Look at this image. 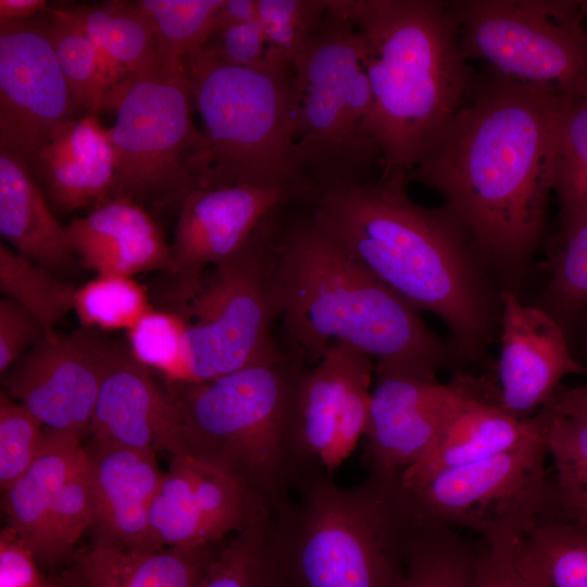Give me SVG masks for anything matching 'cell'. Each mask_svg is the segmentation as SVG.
<instances>
[{
    "instance_id": "obj_1",
    "label": "cell",
    "mask_w": 587,
    "mask_h": 587,
    "mask_svg": "<svg viewBox=\"0 0 587 587\" xmlns=\"http://www.w3.org/2000/svg\"><path fill=\"white\" fill-rule=\"evenodd\" d=\"M571 99L487 66L470 100L405 173L441 193L484 261L508 276L521 273L541 238Z\"/></svg>"
},
{
    "instance_id": "obj_2",
    "label": "cell",
    "mask_w": 587,
    "mask_h": 587,
    "mask_svg": "<svg viewBox=\"0 0 587 587\" xmlns=\"http://www.w3.org/2000/svg\"><path fill=\"white\" fill-rule=\"evenodd\" d=\"M405 172L317 189L311 222L416 311L447 325L460 357L477 361L500 325L486 262L445 207L427 208L407 191Z\"/></svg>"
},
{
    "instance_id": "obj_3",
    "label": "cell",
    "mask_w": 587,
    "mask_h": 587,
    "mask_svg": "<svg viewBox=\"0 0 587 587\" xmlns=\"http://www.w3.org/2000/svg\"><path fill=\"white\" fill-rule=\"evenodd\" d=\"M278 277L286 353L305 366L338 344L426 377H436L450 359L419 311L311 220L283 225Z\"/></svg>"
},
{
    "instance_id": "obj_4",
    "label": "cell",
    "mask_w": 587,
    "mask_h": 587,
    "mask_svg": "<svg viewBox=\"0 0 587 587\" xmlns=\"http://www.w3.org/2000/svg\"><path fill=\"white\" fill-rule=\"evenodd\" d=\"M361 39L384 168H413L470 100L476 75L464 58L451 2L342 0Z\"/></svg>"
},
{
    "instance_id": "obj_5",
    "label": "cell",
    "mask_w": 587,
    "mask_h": 587,
    "mask_svg": "<svg viewBox=\"0 0 587 587\" xmlns=\"http://www.w3.org/2000/svg\"><path fill=\"white\" fill-rule=\"evenodd\" d=\"M321 466L271 509L282 586L401 587L419 524L401 473L369 470L362 483L342 487Z\"/></svg>"
},
{
    "instance_id": "obj_6",
    "label": "cell",
    "mask_w": 587,
    "mask_h": 587,
    "mask_svg": "<svg viewBox=\"0 0 587 587\" xmlns=\"http://www.w3.org/2000/svg\"><path fill=\"white\" fill-rule=\"evenodd\" d=\"M308 366L287 353L201 383L166 382L187 454L233 476L268 508L287 498L315 465L296 439L295 391Z\"/></svg>"
},
{
    "instance_id": "obj_7",
    "label": "cell",
    "mask_w": 587,
    "mask_h": 587,
    "mask_svg": "<svg viewBox=\"0 0 587 587\" xmlns=\"http://www.w3.org/2000/svg\"><path fill=\"white\" fill-rule=\"evenodd\" d=\"M185 65L208 150L202 188H274L310 200L296 153L290 66L283 73L232 66L202 48Z\"/></svg>"
},
{
    "instance_id": "obj_8",
    "label": "cell",
    "mask_w": 587,
    "mask_h": 587,
    "mask_svg": "<svg viewBox=\"0 0 587 587\" xmlns=\"http://www.w3.org/2000/svg\"><path fill=\"white\" fill-rule=\"evenodd\" d=\"M290 70L296 153L313 195L332 184L369 180L382 155L361 39L342 0H327Z\"/></svg>"
},
{
    "instance_id": "obj_9",
    "label": "cell",
    "mask_w": 587,
    "mask_h": 587,
    "mask_svg": "<svg viewBox=\"0 0 587 587\" xmlns=\"http://www.w3.org/2000/svg\"><path fill=\"white\" fill-rule=\"evenodd\" d=\"M277 209L233 257L213 266L178 312L186 324L176 382L201 383L283 355L273 325L283 312Z\"/></svg>"
},
{
    "instance_id": "obj_10",
    "label": "cell",
    "mask_w": 587,
    "mask_h": 587,
    "mask_svg": "<svg viewBox=\"0 0 587 587\" xmlns=\"http://www.w3.org/2000/svg\"><path fill=\"white\" fill-rule=\"evenodd\" d=\"M105 108L115 112L108 128L115 164L111 199H129L151 214L178 212L209 172L186 65L125 79L109 92Z\"/></svg>"
},
{
    "instance_id": "obj_11",
    "label": "cell",
    "mask_w": 587,
    "mask_h": 587,
    "mask_svg": "<svg viewBox=\"0 0 587 587\" xmlns=\"http://www.w3.org/2000/svg\"><path fill=\"white\" fill-rule=\"evenodd\" d=\"M464 58L569 98L587 96V27L579 1H450Z\"/></svg>"
},
{
    "instance_id": "obj_12",
    "label": "cell",
    "mask_w": 587,
    "mask_h": 587,
    "mask_svg": "<svg viewBox=\"0 0 587 587\" xmlns=\"http://www.w3.org/2000/svg\"><path fill=\"white\" fill-rule=\"evenodd\" d=\"M547 455L539 433L504 452L434 476L410 490L417 521L470 529L487 545H515L550 513Z\"/></svg>"
},
{
    "instance_id": "obj_13",
    "label": "cell",
    "mask_w": 587,
    "mask_h": 587,
    "mask_svg": "<svg viewBox=\"0 0 587 587\" xmlns=\"http://www.w3.org/2000/svg\"><path fill=\"white\" fill-rule=\"evenodd\" d=\"M116 350L91 328L55 330L0 375L1 390L45 427L83 436Z\"/></svg>"
},
{
    "instance_id": "obj_14",
    "label": "cell",
    "mask_w": 587,
    "mask_h": 587,
    "mask_svg": "<svg viewBox=\"0 0 587 587\" xmlns=\"http://www.w3.org/2000/svg\"><path fill=\"white\" fill-rule=\"evenodd\" d=\"M78 111L46 18L0 22V148L27 162Z\"/></svg>"
},
{
    "instance_id": "obj_15",
    "label": "cell",
    "mask_w": 587,
    "mask_h": 587,
    "mask_svg": "<svg viewBox=\"0 0 587 587\" xmlns=\"http://www.w3.org/2000/svg\"><path fill=\"white\" fill-rule=\"evenodd\" d=\"M282 189L250 186L198 188L177 212L171 243V301L174 311L198 291L205 270L238 252L272 211L291 200Z\"/></svg>"
},
{
    "instance_id": "obj_16",
    "label": "cell",
    "mask_w": 587,
    "mask_h": 587,
    "mask_svg": "<svg viewBox=\"0 0 587 587\" xmlns=\"http://www.w3.org/2000/svg\"><path fill=\"white\" fill-rule=\"evenodd\" d=\"M475 379L459 374L440 383L437 377L375 363L363 433L369 470L402 473L420 460Z\"/></svg>"
},
{
    "instance_id": "obj_17",
    "label": "cell",
    "mask_w": 587,
    "mask_h": 587,
    "mask_svg": "<svg viewBox=\"0 0 587 587\" xmlns=\"http://www.w3.org/2000/svg\"><path fill=\"white\" fill-rule=\"evenodd\" d=\"M499 399L519 419L535 415L563 377L586 374L587 365L569 348L563 327L539 307L524 304L514 291L500 292Z\"/></svg>"
},
{
    "instance_id": "obj_18",
    "label": "cell",
    "mask_w": 587,
    "mask_h": 587,
    "mask_svg": "<svg viewBox=\"0 0 587 587\" xmlns=\"http://www.w3.org/2000/svg\"><path fill=\"white\" fill-rule=\"evenodd\" d=\"M88 432L101 442L174 455L187 454L176 405L151 370L116 350L101 384Z\"/></svg>"
},
{
    "instance_id": "obj_19",
    "label": "cell",
    "mask_w": 587,
    "mask_h": 587,
    "mask_svg": "<svg viewBox=\"0 0 587 587\" xmlns=\"http://www.w3.org/2000/svg\"><path fill=\"white\" fill-rule=\"evenodd\" d=\"M540 433L536 415L519 419L501 405L498 388L484 377L455 405L427 451L401 473L409 490L434 476L514 448Z\"/></svg>"
},
{
    "instance_id": "obj_20",
    "label": "cell",
    "mask_w": 587,
    "mask_h": 587,
    "mask_svg": "<svg viewBox=\"0 0 587 587\" xmlns=\"http://www.w3.org/2000/svg\"><path fill=\"white\" fill-rule=\"evenodd\" d=\"M26 163L54 213L95 209L111 200L114 153L97 114L61 125Z\"/></svg>"
},
{
    "instance_id": "obj_21",
    "label": "cell",
    "mask_w": 587,
    "mask_h": 587,
    "mask_svg": "<svg viewBox=\"0 0 587 587\" xmlns=\"http://www.w3.org/2000/svg\"><path fill=\"white\" fill-rule=\"evenodd\" d=\"M85 447L99 537L150 549L149 511L164 472L151 451L91 439Z\"/></svg>"
},
{
    "instance_id": "obj_22",
    "label": "cell",
    "mask_w": 587,
    "mask_h": 587,
    "mask_svg": "<svg viewBox=\"0 0 587 587\" xmlns=\"http://www.w3.org/2000/svg\"><path fill=\"white\" fill-rule=\"evenodd\" d=\"M0 234L7 245L64 278L79 264L26 161L0 148Z\"/></svg>"
},
{
    "instance_id": "obj_23",
    "label": "cell",
    "mask_w": 587,
    "mask_h": 587,
    "mask_svg": "<svg viewBox=\"0 0 587 587\" xmlns=\"http://www.w3.org/2000/svg\"><path fill=\"white\" fill-rule=\"evenodd\" d=\"M224 545L133 549L98 538L74 564L89 587H198Z\"/></svg>"
},
{
    "instance_id": "obj_24",
    "label": "cell",
    "mask_w": 587,
    "mask_h": 587,
    "mask_svg": "<svg viewBox=\"0 0 587 587\" xmlns=\"http://www.w3.org/2000/svg\"><path fill=\"white\" fill-rule=\"evenodd\" d=\"M535 415L554 465L549 515L587 526V385H560Z\"/></svg>"
},
{
    "instance_id": "obj_25",
    "label": "cell",
    "mask_w": 587,
    "mask_h": 587,
    "mask_svg": "<svg viewBox=\"0 0 587 587\" xmlns=\"http://www.w3.org/2000/svg\"><path fill=\"white\" fill-rule=\"evenodd\" d=\"M82 436L46 427L40 452L30 466L4 491L9 528L35 555L40 548L49 513L73 471L85 459Z\"/></svg>"
},
{
    "instance_id": "obj_26",
    "label": "cell",
    "mask_w": 587,
    "mask_h": 587,
    "mask_svg": "<svg viewBox=\"0 0 587 587\" xmlns=\"http://www.w3.org/2000/svg\"><path fill=\"white\" fill-rule=\"evenodd\" d=\"M54 11L109 53L128 78L151 76L161 70L153 27L137 1H110Z\"/></svg>"
},
{
    "instance_id": "obj_27",
    "label": "cell",
    "mask_w": 587,
    "mask_h": 587,
    "mask_svg": "<svg viewBox=\"0 0 587 587\" xmlns=\"http://www.w3.org/2000/svg\"><path fill=\"white\" fill-rule=\"evenodd\" d=\"M527 587H587V526L546 516L513 546Z\"/></svg>"
},
{
    "instance_id": "obj_28",
    "label": "cell",
    "mask_w": 587,
    "mask_h": 587,
    "mask_svg": "<svg viewBox=\"0 0 587 587\" xmlns=\"http://www.w3.org/2000/svg\"><path fill=\"white\" fill-rule=\"evenodd\" d=\"M338 349L334 345L301 373L295 391L292 421L298 447L309 464L330 472L338 436Z\"/></svg>"
},
{
    "instance_id": "obj_29",
    "label": "cell",
    "mask_w": 587,
    "mask_h": 587,
    "mask_svg": "<svg viewBox=\"0 0 587 587\" xmlns=\"http://www.w3.org/2000/svg\"><path fill=\"white\" fill-rule=\"evenodd\" d=\"M212 542L217 541L193 497L190 455L171 457L150 505L148 546L155 549Z\"/></svg>"
},
{
    "instance_id": "obj_30",
    "label": "cell",
    "mask_w": 587,
    "mask_h": 587,
    "mask_svg": "<svg viewBox=\"0 0 587 587\" xmlns=\"http://www.w3.org/2000/svg\"><path fill=\"white\" fill-rule=\"evenodd\" d=\"M477 555L454 528L419 522L401 587H471Z\"/></svg>"
},
{
    "instance_id": "obj_31",
    "label": "cell",
    "mask_w": 587,
    "mask_h": 587,
    "mask_svg": "<svg viewBox=\"0 0 587 587\" xmlns=\"http://www.w3.org/2000/svg\"><path fill=\"white\" fill-rule=\"evenodd\" d=\"M198 587H283L272 544L271 509L255 510L226 542Z\"/></svg>"
},
{
    "instance_id": "obj_32",
    "label": "cell",
    "mask_w": 587,
    "mask_h": 587,
    "mask_svg": "<svg viewBox=\"0 0 587 587\" xmlns=\"http://www.w3.org/2000/svg\"><path fill=\"white\" fill-rule=\"evenodd\" d=\"M77 287L0 241V291L29 311L47 329L74 311Z\"/></svg>"
},
{
    "instance_id": "obj_33",
    "label": "cell",
    "mask_w": 587,
    "mask_h": 587,
    "mask_svg": "<svg viewBox=\"0 0 587 587\" xmlns=\"http://www.w3.org/2000/svg\"><path fill=\"white\" fill-rule=\"evenodd\" d=\"M225 0H139L153 27L162 67L185 66L202 48Z\"/></svg>"
},
{
    "instance_id": "obj_34",
    "label": "cell",
    "mask_w": 587,
    "mask_h": 587,
    "mask_svg": "<svg viewBox=\"0 0 587 587\" xmlns=\"http://www.w3.org/2000/svg\"><path fill=\"white\" fill-rule=\"evenodd\" d=\"M553 192L561 209L558 236L587 212V96L571 99L559 127Z\"/></svg>"
},
{
    "instance_id": "obj_35",
    "label": "cell",
    "mask_w": 587,
    "mask_h": 587,
    "mask_svg": "<svg viewBox=\"0 0 587 587\" xmlns=\"http://www.w3.org/2000/svg\"><path fill=\"white\" fill-rule=\"evenodd\" d=\"M73 251L83 266L87 261L128 240L162 232L152 214L125 198H113L66 225Z\"/></svg>"
},
{
    "instance_id": "obj_36",
    "label": "cell",
    "mask_w": 587,
    "mask_h": 587,
    "mask_svg": "<svg viewBox=\"0 0 587 587\" xmlns=\"http://www.w3.org/2000/svg\"><path fill=\"white\" fill-rule=\"evenodd\" d=\"M47 30L60 68L80 110L97 114L105 108L109 85L93 41L76 24L48 10Z\"/></svg>"
},
{
    "instance_id": "obj_37",
    "label": "cell",
    "mask_w": 587,
    "mask_h": 587,
    "mask_svg": "<svg viewBox=\"0 0 587 587\" xmlns=\"http://www.w3.org/2000/svg\"><path fill=\"white\" fill-rule=\"evenodd\" d=\"M95 505L85 459L61 489L36 554L41 569H53L73 554L83 533L93 525Z\"/></svg>"
},
{
    "instance_id": "obj_38",
    "label": "cell",
    "mask_w": 587,
    "mask_h": 587,
    "mask_svg": "<svg viewBox=\"0 0 587 587\" xmlns=\"http://www.w3.org/2000/svg\"><path fill=\"white\" fill-rule=\"evenodd\" d=\"M152 309L145 287L121 275H97L77 288L74 300L82 326L103 330H129Z\"/></svg>"
},
{
    "instance_id": "obj_39",
    "label": "cell",
    "mask_w": 587,
    "mask_h": 587,
    "mask_svg": "<svg viewBox=\"0 0 587 587\" xmlns=\"http://www.w3.org/2000/svg\"><path fill=\"white\" fill-rule=\"evenodd\" d=\"M539 308L563 329L587 310V212L557 237L552 276Z\"/></svg>"
},
{
    "instance_id": "obj_40",
    "label": "cell",
    "mask_w": 587,
    "mask_h": 587,
    "mask_svg": "<svg viewBox=\"0 0 587 587\" xmlns=\"http://www.w3.org/2000/svg\"><path fill=\"white\" fill-rule=\"evenodd\" d=\"M338 349V436L330 472L340 465L363 437L370 402L373 359L345 345Z\"/></svg>"
},
{
    "instance_id": "obj_41",
    "label": "cell",
    "mask_w": 587,
    "mask_h": 587,
    "mask_svg": "<svg viewBox=\"0 0 587 587\" xmlns=\"http://www.w3.org/2000/svg\"><path fill=\"white\" fill-rule=\"evenodd\" d=\"M326 10L327 0H257V22L278 71L291 65Z\"/></svg>"
},
{
    "instance_id": "obj_42",
    "label": "cell",
    "mask_w": 587,
    "mask_h": 587,
    "mask_svg": "<svg viewBox=\"0 0 587 587\" xmlns=\"http://www.w3.org/2000/svg\"><path fill=\"white\" fill-rule=\"evenodd\" d=\"M186 324L176 311L150 310L129 330V352L146 367L176 382L183 364Z\"/></svg>"
},
{
    "instance_id": "obj_43",
    "label": "cell",
    "mask_w": 587,
    "mask_h": 587,
    "mask_svg": "<svg viewBox=\"0 0 587 587\" xmlns=\"http://www.w3.org/2000/svg\"><path fill=\"white\" fill-rule=\"evenodd\" d=\"M46 427L25 407L0 391V488L4 492L41 450Z\"/></svg>"
},
{
    "instance_id": "obj_44",
    "label": "cell",
    "mask_w": 587,
    "mask_h": 587,
    "mask_svg": "<svg viewBox=\"0 0 587 587\" xmlns=\"http://www.w3.org/2000/svg\"><path fill=\"white\" fill-rule=\"evenodd\" d=\"M202 49L218 62L232 66L283 73L275 67L257 21L214 26Z\"/></svg>"
},
{
    "instance_id": "obj_45",
    "label": "cell",
    "mask_w": 587,
    "mask_h": 587,
    "mask_svg": "<svg viewBox=\"0 0 587 587\" xmlns=\"http://www.w3.org/2000/svg\"><path fill=\"white\" fill-rule=\"evenodd\" d=\"M48 334L45 326L12 299H0V375Z\"/></svg>"
},
{
    "instance_id": "obj_46",
    "label": "cell",
    "mask_w": 587,
    "mask_h": 587,
    "mask_svg": "<svg viewBox=\"0 0 587 587\" xmlns=\"http://www.w3.org/2000/svg\"><path fill=\"white\" fill-rule=\"evenodd\" d=\"M34 553L9 529L0 533V587H51Z\"/></svg>"
},
{
    "instance_id": "obj_47",
    "label": "cell",
    "mask_w": 587,
    "mask_h": 587,
    "mask_svg": "<svg viewBox=\"0 0 587 587\" xmlns=\"http://www.w3.org/2000/svg\"><path fill=\"white\" fill-rule=\"evenodd\" d=\"M513 546L485 544L478 551L471 587H527L515 565Z\"/></svg>"
},
{
    "instance_id": "obj_48",
    "label": "cell",
    "mask_w": 587,
    "mask_h": 587,
    "mask_svg": "<svg viewBox=\"0 0 587 587\" xmlns=\"http://www.w3.org/2000/svg\"><path fill=\"white\" fill-rule=\"evenodd\" d=\"M47 8L45 0H0V22L30 20L37 13L47 11Z\"/></svg>"
},
{
    "instance_id": "obj_49",
    "label": "cell",
    "mask_w": 587,
    "mask_h": 587,
    "mask_svg": "<svg viewBox=\"0 0 587 587\" xmlns=\"http://www.w3.org/2000/svg\"><path fill=\"white\" fill-rule=\"evenodd\" d=\"M250 21H257V0H225L214 26Z\"/></svg>"
},
{
    "instance_id": "obj_50",
    "label": "cell",
    "mask_w": 587,
    "mask_h": 587,
    "mask_svg": "<svg viewBox=\"0 0 587 587\" xmlns=\"http://www.w3.org/2000/svg\"><path fill=\"white\" fill-rule=\"evenodd\" d=\"M51 587H89L75 564L53 577Z\"/></svg>"
},
{
    "instance_id": "obj_51",
    "label": "cell",
    "mask_w": 587,
    "mask_h": 587,
    "mask_svg": "<svg viewBox=\"0 0 587 587\" xmlns=\"http://www.w3.org/2000/svg\"><path fill=\"white\" fill-rule=\"evenodd\" d=\"M580 317L584 320L585 325H586V334H585V341H584V354L587 357V310H585L580 314Z\"/></svg>"
},
{
    "instance_id": "obj_52",
    "label": "cell",
    "mask_w": 587,
    "mask_h": 587,
    "mask_svg": "<svg viewBox=\"0 0 587 587\" xmlns=\"http://www.w3.org/2000/svg\"><path fill=\"white\" fill-rule=\"evenodd\" d=\"M579 8L582 13L587 16V0L579 1Z\"/></svg>"
}]
</instances>
